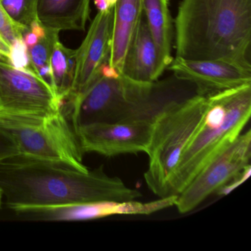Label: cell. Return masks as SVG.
I'll return each instance as SVG.
<instances>
[{"label":"cell","instance_id":"obj_24","mask_svg":"<svg viewBox=\"0 0 251 251\" xmlns=\"http://www.w3.org/2000/svg\"><path fill=\"white\" fill-rule=\"evenodd\" d=\"M23 41H24L25 43L26 46H27V50L31 49L34 45H36L38 42H39V39L36 36V35L33 34V33L29 30V31L25 32V33L23 34Z\"/></svg>","mask_w":251,"mask_h":251},{"label":"cell","instance_id":"obj_21","mask_svg":"<svg viewBox=\"0 0 251 251\" xmlns=\"http://www.w3.org/2000/svg\"><path fill=\"white\" fill-rule=\"evenodd\" d=\"M8 60L11 65L15 68L35 73L30 62L28 50L23 39H17L11 45Z\"/></svg>","mask_w":251,"mask_h":251},{"label":"cell","instance_id":"obj_5","mask_svg":"<svg viewBox=\"0 0 251 251\" xmlns=\"http://www.w3.org/2000/svg\"><path fill=\"white\" fill-rule=\"evenodd\" d=\"M0 131L15 144L18 158L89 171L75 130L62 110L13 113L0 110Z\"/></svg>","mask_w":251,"mask_h":251},{"label":"cell","instance_id":"obj_12","mask_svg":"<svg viewBox=\"0 0 251 251\" xmlns=\"http://www.w3.org/2000/svg\"><path fill=\"white\" fill-rule=\"evenodd\" d=\"M114 8L99 11L91 23L84 40L76 50V69L70 99L84 92L95 80L103 63L109 62L112 39Z\"/></svg>","mask_w":251,"mask_h":251},{"label":"cell","instance_id":"obj_3","mask_svg":"<svg viewBox=\"0 0 251 251\" xmlns=\"http://www.w3.org/2000/svg\"><path fill=\"white\" fill-rule=\"evenodd\" d=\"M198 94L193 83L176 76L151 83L98 75L80 95L68 100L75 130L99 123L151 121L176 101Z\"/></svg>","mask_w":251,"mask_h":251},{"label":"cell","instance_id":"obj_11","mask_svg":"<svg viewBox=\"0 0 251 251\" xmlns=\"http://www.w3.org/2000/svg\"><path fill=\"white\" fill-rule=\"evenodd\" d=\"M167 69L177 78L195 84L198 94L202 96L251 84V70L221 60H187L176 57Z\"/></svg>","mask_w":251,"mask_h":251},{"label":"cell","instance_id":"obj_15","mask_svg":"<svg viewBox=\"0 0 251 251\" xmlns=\"http://www.w3.org/2000/svg\"><path fill=\"white\" fill-rule=\"evenodd\" d=\"M114 11L109 64L121 74L129 42L143 13V1L118 0Z\"/></svg>","mask_w":251,"mask_h":251},{"label":"cell","instance_id":"obj_10","mask_svg":"<svg viewBox=\"0 0 251 251\" xmlns=\"http://www.w3.org/2000/svg\"><path fill=\"white\" fill-rule=\"evenodd\" d=\"M177 195L160 198L150 202L102 201L70 205L30 207L22 215L38 220H88L116 215H149L176 205Z\"/></svg>","mask_w":251,"mask_h":251},{"label":"cell","instance_id":"obj_16","mask_svg":"<svg viewBox=\"0 0 251 251\" xmlns=\"http://www.w3.org/2000/svg\"><path fill=\"white\" fill-rule=\"evenodd\" d=\"M143 11L154 43L156 46L160 64L163 71L170 66L173 26L168 4L164 0H142Z\"/></svg>","mask_w":251,"mask_h":251},{"label":"cell","instance_id":"obj_22","mask_svg":"<svg viewBox=\"0 0 251 251\" xmlns=\"http://www.w3.org/2000/svg\"><path fill=\"white\" fill-rule=\"evenodd\" d=\"M18 151L13 141L0 131V164L18 156Z\"/></svg>","mask_w":251,"mask_h":251},{"label":"cell","instance_id":"obj_28","mask_svg":"<svg viewBox=\"0 0 251 251\" xmlns=\"http://www.w3.org/2000/svg\"><path fill=\"white\" fill-rule=\"evenodd\" d=\"M2 198H3V194H2V189L0 187V207L2 205Z\"/></svg>","mask_w":251,"mask_h":251},{"label":"cell","instance_id":"obj_7","mask_svg":"<svg viewBox=\"0 0 251 251\" xmlns=\"http://www.w3.org/2000/svg\"><path fill=\"white\" fill-rule=\"evenodd\" d=\"M251 157V131L248 130L205 164L177 195L175 206L177 211L185 214L195 209L250 165Z\"/></svg>","mask_w":251,"mask_h":251},{"label":"cell","instance_id":"obj_4","mask_svg":"<svg viewBox=\"0 0 251 251\" xmlns=\"http://www.w3.org/2000/svg\"><path fill=\"white\" fill-rule=\"evenodd\" d=\"M201 124L172 176L168 195H177L214 157L243 131L251 114V84L207 97Z\"/></svg>","mask_w":251,"mask_h":251},{"label":"cell","instance_id":"obj_23","mask_svg":"<svg viewBox=\"0 0 251 251\" xmlns=\"http://www.w3.org/2000/svg\"><path fill=\"white\" fill-rule=\"evenodd\" d=\"M251 173V164H250L242 173H239L234 178L232 179L230 182L226 183L223 187L220 188V189L217 191V194L220 195H226L230 193L232 191L234 190L236 188H237L238 186L242 185V183L250 177Z\"/></svg>","mask_w":251,"mask_h":251},{"label":"cell","instance_id":"obj_25","mask_svg":"<svg viewBox=\"0 0 251 251\" xmlns=\"http://www.w3.org/2000/svg\"><path fill=\"white\" fill-rule=\"evenodd\" d=\"M0 55L8 58L10 55V47L0 39Z\"/></svg>","mask_w":251,"mask_h":251},{"label":"cell","instance_id":"obj_8","mask_svg":"<svg viewBox=\"0 0 251 251\" xmlns=\"http://www.w3.org/2000/svg\"><path fill=\"white\" fill-rule=\"evenodd\" d=\"M63 100L34 72L19 70L0 55V110L13 113H53Z\"/></svg>","mask_w":251,"mask_h":251},{"label":"cell","instance_id":"obj_14","mask_svg":"<svg viewBox=\"0 0 251 251\" xmlns=\"http://www.w3.org/2000/svg\"><path fill=\"white\" fill-rule=\"evenodd\" d=\"M36 17L48 30H86L90 17V0H36Z\"/></svg>","mask_w":251,"mask_h":251},{"label":"cell","instance_id":"obj_13","mask_svg":"<svg viewBox=\"0 0 251 251\" xmlns=\"http://www.w3.org/2000/svg\"><path fill=\"white\" fill-rule=\"evenodd\" d=\"M163 73L143 11L126 50L121 75L134 81L151 83L158 80Z\"/></svg>","mask_w":251,"mask_h":251},{"label":"cell","instance_id":"obj_20","mask_svg":"<svg viewBox=\"0 0 251 251\" xmlns=\"http://www.w3.org/2000/svg\"><path fill=\"white\" fill-rule=\"evenodd\" d=\"M29 30L13 21L0 5V39L10 48L17 39H23V34Z\"/></svg>","mask_w":251,"mask_h":251},{"label":"cell","instance_id":"obj_27","mask_svg":"<svg viewBox=\"0 0 251 251\" xmlns=\"http://www.w3.org/2000/svg\"><path fill=\"white\" fill-rule=\"evenodd\" d=\"M118 0H105L108 8H114V5L117 3Z\"/></svg>","mask_w":251,"mask_h":251},{"label":"cell","instance_id":"obj_18","mask_svg":"<svg viewBox=\"0 0 251 251\" xmlns=\"http://www.w3.org/2000/svg\"><path fill=\"white\" fill-rule=\"evenodd\" d=\"M46 30V36L39 39L36 45L29 50V56L35 73L54 89L50 59L54 45L56 41L59 40V32L48 29Z\"/></svg>","mask_w":251,"mask_h":251},{"label":"cell","instance_id":"obj_1","mask_svg":"<svg viewBox=\"0 0 251 251\" xmlns=\"http://www.w3.org/2000/svg\"><path fill=\"white\" fill-rule=\"evenodd\" d=\"M0 187L14 211L30 207L70 205L96 201H129L142 196L103 167L82 172L50 163L15 157L0 164Z\"/></svg>","mask_w":251,"mask_h":251},{"label":"cell","instance_id":"obj_9","mask_svg":"<svg viewBox=\"0 0 251 251\" xmlns=\"http://www.w3.org/2000/svg\"><path fill=\"white\" fill-rule=\"evenodd\" d=\"M152 122L99 123L75 130L83 152L105 157L146 152L152 133Z\"/></svg>","mask_w":251,"mask_h":251},{"label":"cell","instance_id":"obj_6","mask_svg":"<svg viewBox=\"0 0 251 251\" xmlns=\"http://www.w3.org/2000/svg\"><path fill=\"white\" fill-rule=\"evenodd\" d=\"M207 105V97L195 94L173 102L152 122L146 151L148 168L144 177L148 188L159 198L169 197L170 179L201 124Z\"/></svg>","mask_w":251,"mask_h":251},{"label":"cell","instance_id":"obj_2","mask_svg":"<svg viewBox=\"0 0 251 251\" xmlns=\"http://www.w3.org/2000/svg\"><path fill=\"white\" fill-rule=\"evenodd\" d=\"M176 57L221 60L251 70V0H183Z\"/></svg>","mask_w":251,"mask_h":251},{"label":"cell","instance_id":"obj_17","mask_svg":"<svg viewBox=\"0 0 251 251\" xmlns=\"http://www.w3.org/2000/svg\"><path fill=\"white\" fill-rule=\"evenodd\" d=\"M54 89L63 101L70 95L76 69V50L55 42L50 59Z\"/></svg>","mask_w":251,"mask_h":251},{"label":"cell","instance_id":"obj_19","mask_svg":"<svg viewBox=\"0 0 251 251\" xmlns=\"http://www.w3.org/2000/svg\"><path fill=\"white\" fill-rule=\"evenodd\" d=\"M0 5L13 21L30 30L36 17V0H0Z\"/></svg>","mask_w":251,"mask_h":251},{"label":"cell","instance_id":"obj_26","mask_svg":"<svg viewBox=\"0 0 251 251\" xmlns=\"http://www.w3.org/2000/svg\"><path fill=\"white\" fill-rule=\"evenodd\" d=\"M94 2L99 11H103L108 9L105 0H94Z\"/></svg>","mask_w":251,"mask_h":251},{"label":"cell","instance_id":"obj_29","mask_svg":"<svg viewBox=\"0 0 251 251\" xmlns=\"http://www.w3.org/2000/svg\"><path fill=\"white\" fill-rule=\"evenodd\" d=\"M164 1H165L166 2H167V3H169V1H170V0H164Z\"/></svg>","mask_w":251,"mask_h":251}]
</instances>
